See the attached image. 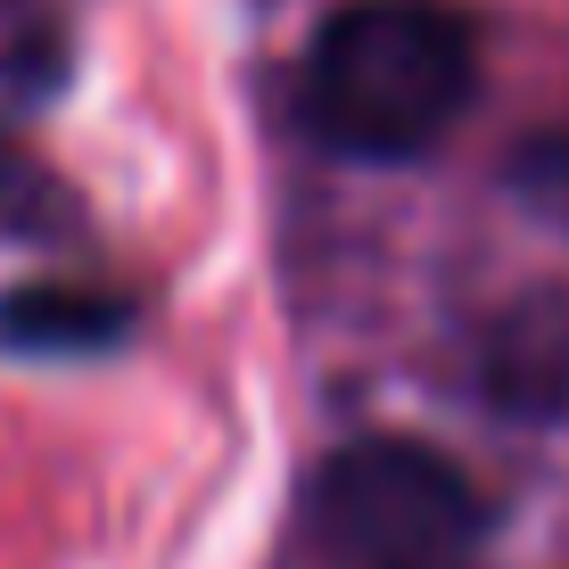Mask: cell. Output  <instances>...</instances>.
<instances>
[{"label": "cell", "instance_id": "obj_1", "mask_svg": "<svg viewBox=\"0 0 569 569\" xmlns=\"http://www.w3.org/2000/svg\"><path fill=\"white\" fill-rule=\"evenodd\" d=\"M479 100V26L455 0H347L298 67V124L347 166H413Z\"/></svg>", "mask_w": 569, "mask_h": 569}, {"label": "cell", "instance_id": "obj_4", "mask_svg": "<svg viewBox=\"0 0 569 569\" xmlns=\"http://www.w3.org/2000/svg\"><path fill=\"white\" fill-rule=\"evenodd\" d=\"M479 397L496 413L553 421L569 413V289H528L479 330Z\"/></svg>", "mask_w": 569, "mask_h": 569}, {"label": "cell", "instance_id": "obj_2", "mask_svg": "<svg viewBox=\"0 0 569 569\" xmlns=\"http://www.w3.org/2000/svg\"><path fill=\"white\" fill-rule=\"evenodd\" d=\"M487 496L429 438H347L306 470L272 569H470Z\"/></svg>", "mask_w": 569, "mask_h": 569}, {"label": "cell", "instance_id": "obj_6", "mask_svg": "<svg viewBox=\"0 0 569 569\" xmlns=\"http://www.w3.org/2000/svg\"><path fill=\"white\" fill-rule=\"evenodd\" d=\"M67 9L58 0H0V83L58 91L67 83Z\"/></svg>", "mask_w": 569, "mask_h": 569}, {"label": "cell", "instance_id": "obj_3", "mask_svg": "<svg viewBox=\"0 0 569 569\" xmlns=\"http://www.w3.org/2000/svg\"><path fill=\"white\" fill-rule=\"evenodd\" d=\"M141 306L100 272H33V281L0 289V356L17 363H74L108 356L132 339Z\"/></svg>", "mask_w": 569, "mask_h": 569}, {"label": "cell", "instance_id": "obj_7", "mask_svg": "<svg viewBox=\"0 0 569 569\" xmlns=\"http://www.w3.org/2000/svg\"><path fill=\"white\" fill-rule=\"evenodd\" d=\"M512 190L545 214H569V124H545L512 149Z\"/></svg>", "mask_w": 569, "mask_h": 569}, {"label": "cell", "instance_id": "obj_5", "mask_svg": "<svg viewBox=\"0 0 569 569\" xmlns=\"http://www.w3.org/2000/svg\"><path fill=\"white\" fill-rule=\"evenodd\" d=\"M0 240L9 248H74L83 240V207L58 182V166L26 132L0 116Z\"/></svg>", "mask_w": 569, "mask_h": 569}]
</instances>
